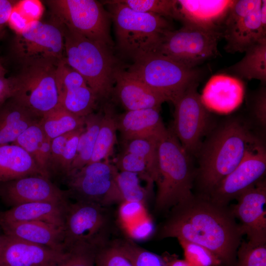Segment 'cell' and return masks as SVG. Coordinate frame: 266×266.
<instances>
[{
	"instance_id": "obj_1",
	"label": "cell",
	"mask_w": 266,
	"mask_h": 266,
	"mask_svg": "<svg viewBox=\"0 0 266 266\" xmlns=\"http://www.w3.org/2000/svg\"><path fill=\"white\" fill-rule=\"evenodd\" d=\"M231 207L208 197L194 195L171 208L161 228V238L173 237L199 244L210 251L221 266H234L244 235Z\"/></svg>"
},
{
	"instance_id": "obj_2",
	"label": "cell",
	"mask_w": 266,
	"mask_h": 266,
	"mask_svg": "<svg viewBox=\"0 0 266 266\" xmlns=\"http://www.w3.org/2000/svg\"><path fill=\"white\" fill-rule=\"evenodd\" d=\"M259 140L236 120L226 122L209 137L198 153L199 166L195 177L200 193L208 196L240 163Z\"/></svg>"
},
{
	"instance_id": "obj_3",
	"label": "cell",
	"mask_w": 266,
	"mask_h": 266,
	"mask_svg": "<svg viewBox=\"0 0 266 266\" xmlns=\"http://www.w3.org/2000/svg\"><path fill=\"white\" fill-rule=\"evenodd\" d=\"M158 171L155 208L165 211L191 199L195 171L190 155L171 129L158 141Z\"/></svg>"
},
{
	"instance_id": "obj_4",
	"label": "cell",
	"mask_w": 266,
	"mask_h": 266,
	"mask_svg": "<svg viewBox=\"0 0 266 266\" xmlns=\"http://www.w3.org/2000/svg\"><path fill=\"white\" fill-rule=\"evenodd\" d=\"M63 28L66 63L82 76L98 99H108L117 67L112 48Z\"/></svg>"
},
{
	"instance_id": "obj_5",
	"label": "cell",
	"mask_w": 266,
	"mask_h": 266,
	"mask_svg": "<svg viewBox=\"0 0 266 266\" xmlns=\"http://www.w3.org/2000/svg\"><path fill=\"white\" fill-rule=\"evenodd\" d=\"M103 2L110 8L117 47L133 60L155 52L162 36L172 30L167 19L160 15L135 11L116 0Z\"/></svg>"
},
{
	"instance_id": "obj_6",
	"label": "cell",
	"mask_w": 266,
	"mask_h": 266,
	"mask_svg": "<svg viewBox=\"0 0 266 266\" xmlns=\"http://www.w3.org/2000/svg\"><path fill=\"white\" fill-rule=\"evenodd\" d=\"M133 61L128 71L173 104L189 87L198 83L200 77L195 68L157 52Z\"/></svg>"
},
{
	"instance_id": "obj_7",
	"label": "cell",
	"mask_w": 266,
	"mask_h": 266,
	"mask_svg": "<svg viewBox=\"0 0 266 266\" xmlns=\"http://www.w3.org/2000/svg\"><path fill=\"white\" fill-rule=\"evenodd\" d=\"M13 51L24 66L35 64L57 66L65 59L63 26L54 19L50 22H33L16 35Z\"/></svg>"
},
{
	"instance_id": "obj_8",
	"label": "cell",
	"mask_w": 266,
	"mask_h": 266,
	"mask_svg": "<svg viewBox=\"0 0 266 266\" xmlns=\"http://www.w3.org/2000/svg\"><path fill=\"white\" fill-rule=\"evenodd\" d=\"M54 19L63 27L111 48L109 13L95 0H51Z\"/></svg>"
},
{
	"instance_id": "obj_9",
	"label": "cell",
	"mask_w": 266,
	"mask_h": 266,
	"mask_svg": "<svg viewBox=\"0 0 266 266\" xmlns=\"http://www.w3.org/2000/svg\"><path fill=\"white\" fill-rule=\"evenodd\" d=\"M220 33L210 32L183 26L169 30L160 39L155 52L194 68L202 62L216 57Z\"/></svg>"
},
{
	"instance_id": "obj_10",
	"label": "cell",
	"mask_w": 266,
	"mask_h": 266,
	"mask_svg": "<svg viewBox=\"0 0 266 266\" xmlns=\"http://www.w3.org/2000/svg\"><path fill=\"white\" fill-rule=\"evenodd\" d=\"M118 172L115 166L108 161L88 164L66 176L67 192L76 201L94 202L103 206L119 202L116 185Z\"/></svg>"
},
{
	"instance_id": "obj_11",
	"label": "cell",
	"mask_w": 266,
	"mask_h": 266,
	"mask_svg": "<svg viewBox=\"0 0 266 266\" xmlns=\"http://www.w3.org/2000/svg\"><path fill=\"white\" fill-rule=\"evenodd\" d=\"M56 67L47 64L25 66L17 76L13 98L38 118L59 104Z\"/></svg>"
},
{
	"instance_id": "obj_12",
	"label": "cell",
	"mask_w": 266,
	"mask_h": 266,
	"mask_svg": "<svg viewBox=\"0 0 266 266\" xmlns=\"http://www.w3.org/2000/svg\"><path fill=\"white\" fill-rule=\"evenodd\" d=\"M198 83L189 87L173 104L171 130L186 151L198 155L201 139L210 126V116L197 91Z\"/></svg>"
},
{
	"instance_id": "obj_13",
	"label": "cell",
	"mask_w": 266,
	"mask_h": 266,
	"mask_svg": "<svg viewBox=\"0 0 266 266\" xmlns=\"http://www.w3.org/2000/svg\"><path fill=\"white\" fill-rule=\"evenodd\" d=\"M261 3L262 0H233L222 31L227 52H244L266 37L260 19Z\"/></svg>"
},
{
	"instance_id": "obj_14",
	"label": "cell",
	"mask_w": 266,
	"mask_h": 266,
	"mask_svg": "<svg viewBox=\"0 0 266 266\" xmlns=\"http://www.w3.org/2000/svg\"><path fill=\"white\" fill-rule=\"evenodd\" d=\"M105 222L103 206L100 204L83 201L68 203L64 217L65 250L81 245H101L100 234Z\"/></svg>"
},
{
	"instance_id": "obj_15",
	"label": "cell",
	"mask_w": 266,
	"mask_h": 266,
	"mask_svg": "<svg viewBox=\"0 0 266 266\" xmlns=\"http://www.w3.org/2000/svg\"><path fill=\"white\" fill-rule=\"evenodd\" d=\"M266 171V149L259 141L207 197L218 204L228 206L242 192L264 178Z\"/></svg>"
},
{
	"instance_id": "obj_16",
	"label": "cell",
	"mask_w": 266,
	"mask_h": 266,
	"mask_svg": "<svg viewBox=\"0 0 266 266\" xmlns=\"http://www.w3.org/2000/svg\"><path fill=\"white\" fill-rule=\"evenodd\" d=\"M231 209L240 221V229L248 241L266 243V181L263 178L242 192Z\"/></svg>"
},
{
	"instance_id": "obj_17",
	"label": "cell",
	"mask_w": 266,
	"mask_h": 266,
	"mask_svg": "<svg viewBox=\"0 0 266 266\" xmlns=\"http://www.w3.org/2000/svg\"><path fill=\"white\" fill-rule=\"evenodd\" d=\"M67 191L54 185L47 177L36 175L0 183V197L13 207L33 202H68Z\"/></svg>"
},
{
	"instance_id": "obj_18",
	"label": "cell",
	"mask_w": 266,
	"mask_h": 266,
	"mask_svg": "<svg viewBox=\"0 0 266 266\" xmlns=\"http://www.w3.org/2000/svg\"><path fill=\"white\" fill-rule=\"evenodd\" d=\"M67 253L4 234L0 236V266H56Z\"/></svg>"
},
{
	"instance_id": "obj_19",
	"label": "cell",
	"mask_w": 266,
	"mask_h": 266,
	"mask_svg": "<svg viewBox=\"0 0 266 266\" xmlns=\"http://www.w3.org/2000/svg\"><path fill=\"white\" fill-rule=\"evenodd\" d=\"M176 19L183 26L222 33L233 2L228 0H176Z\"/></svg>"
},
{
	"instance_id": "obj_20",
	"label": "cell",
	"mask_w": 266,
	"mask_h": 266,
	"mask_svg": "<svg viewBox=\"0 0 266 266\" xmlns=\"http://www.w3.org/2000/svg\"><path fill=\"white\" fill-rule=\"evenodd\" d=\"M56 79L60 105L80 117L93 113L98 99L80 74L63 65L57 69Z\"/></svg>"
},
{
	"instance_id": "obj_21",
	"label": "cell",
	"mask_w": 266,
	"mask_h": 266,
	"mask_svg": "<svg viewBox=\"0 0 266 266\" xmlns=\"http://www.w3.org/2000/svg\"><path fill=\"white\" fill-rule=\"evenodd\" d=\"M114 93L127 111L161 108L167 101L129 71L117 67L114 75Z\"/></svg>"
},
{
	"instance_id": "obj_22",
	"label": "cell",
	"mask_w": 266,
	"mask_h": 266,
	"mask_svg": "<svg viewBox=\"0 0 266 266\" xmlns=\"http://www.w3.org/2000/svg\"><path fill=\"white\" fill-rule=\"evenodd\" d=\"M160 108L130 110L117 114L121 141L137 138H160L167 130L160 115Z\"/></svg>"
},
{
	"instance_id": "obj_23",
	"label": "cell",
	"mask_w": 266,
	"mask_h": 266,
	"mask_svg": "<svg viewBox=\"0 0 266 266\" xmlns=\"http://www.w3.org/2000/svg\"><path fill=\"white\" fill-rule=\"evenodd\" d=\"M243 95L244 86L238 78L221 74L211 77L200 97L207 108L227 113L241 103Z\"/></svg>"
},
{
	"instance_id": "obj_24",
	"label": "cell",
	"mask_w": 266,
	"mask_h": 266,
	"mask_svg": "<svg viewBox=\"0 0 266 266\" xmlns=\"http://www.w3.org/2000/svg\"><path fill=\"white\" fill-rule=\"evenodd\" d=\"M3 234L60 251H67L64 245V229L42 221L0 223Z\"/></svg>"
},
{
	"instance_id": "obj_25",
	"label": "cell",
	"mask_w": 266,
	"mask_h": 266,
	"mask_svg": "<svg viewBox=\"0 0 266 266\" xmlns=\"http://www.w3.org/2000/svg\"><path fill=\"white\" fill-rule=\"evenodd\" d=\"M66 204L33 202L19 204L0 212V223L42 221L64 229Z\"/></svg>"
},
{
	"instance_id": "obj_26",
	"label": "cell",
	"mask_w": 266,
	"mask_h": 266,
	"mask_svg": "<svg viewBox=\"0 0 266 266\" xmlns=\"http://www.w3.org/2000/svg\"><path fill=\"white\" fill-rule=\"evenodd\" d=\"M40 119L14 98L8 100L0 106V145L12 143Z\"/></svg>"
},
{
	"instance_id": "obj_27",
	"label": "cell",
	"mask_w": 266,
	"mask_h": 266,
	"mask_svg": "<svg viewBox=\"0 0 266 266\" xmlns=\"http://www.w3.org/2000/svg\"><path fill=\"white\" fill-rule=\"evenodd\" d=\"M36 175L45 176L24 149L12 143L0 145V183Z\"/></svg>"
},
{
	"instance_id": "obj_28",
	"label": "cell",
	"mask_w": 266,
	"mask_h": 266,
	"mask_svg": "<svg viewBox=\"0 0 266 266\" xmlns=\"http://www.w3.org/2000/svg\"><path fill=\"white\" fill-rule=\"evenodd\" d=\"M12 144L27 151L43 175L49 178L51 140L44 133L39 122L28 128Z\"/></svg>"
},
{
	"instance_id": "obj_29",
	"label": "cell",
	"mask_w": 266,
	"mask_h": 266,
	"mask_svg": "<svg viewBox=\"0 0 266 266\" xmlns=\"http://www.w3.org/2000/svg\"><path fill=\"white\" fill-rule=\"evenodd\" d=\"M84 126L51 140L50 172L54 170L65 176L69 172L76 155L80 136Z\"/></svg>"
},
{
	"instance_id": "obj_30",
	"label": "cell",
	"mask_w": 266,
	"mask_h": 266,
	"mask_svg": "<svg viewBox=\"0 0 266 266\" xmlns=\"http://www.w3.org/2000/svg\"><path fill=\"white\" fill-rule=\"evenodd\" d=\"M243 58L229 67L237 77L247 80L266 81V37L248 48Z\"/></svg>"
},
{
	"instance_id": "obj_31",
	"label": "cell",
	"mask_w": 266,
	"mask_h": 266,
	"mask_svg": "<svg viewBox=\"0 0 266 266\" xmlns=\"http://www.w3.org/2000/svg\"><path fill=\"white\" fill-rule=\"evenodd\" d=\"M103 116L91 158L88 164L108 161L116 144L117 114L109 104L103 108Z\"/></svg>"
},
{
	"instance_id": "obj_32",
	"label": "cell",
	"mask_w": 266,
	"mask_h": 266,
	"mask_svg": "<svg viewBox=\"0 0 266 266\" xmlns=\"http://www.w3.org/2000/svg\"><path fill=\"white\" fill-rule=\"evenodd\" d=\"M39 124L48 138L52 140L84 126L85 117L74 114L58 104L42 116Z\"/></svg>"
},
{
	"instance_id": "obj_33",
	"label": "cell",
	"mask_w": 266,
	"mask_h": 266,
	"mask_svg": "<svg viewBox=\"0 0 266 266\" xmlns=\"http://www.w3.org/2000/svg\"><path fill=\"white\" fill-rule=\"evenodd\" d=\"M103 116L102 110L85 117V129L81 134L75 159L69 172L87 165L92 155Z\"/></svg>"
},
{
	"instance_id": "obj_34",
	"label": "cell",
	"mask_w": 266,
	"mask_h": 266,
	"mask_svg": "<svg viewBox=\"0 0 266 266\" xmlns=\"http://www.w3.org/2000/svg\"><path fill=\"white\" fill-rule=\"evenodd\" d=\"M159 139L137 138L121 141L122 151L136 155L145 160L154 183L157 179L158 171V144Z\"/></svg>"
},
{
	"instance_id": "obj_35",
	"label": "cell",
	"mask_w": 266,
	"mask_h": 266,
	"mask_svg": "<svg viewBox=\"0 0 266 266\" xmlns=\"http://www.w3.org/2000/svg\"><path fill=\"white\" fill-rule=\"evenodd\" d=\"M140 178L137 173L119 171L116 177V185L119 202H135L144 204L149 197V190L141 186Z\"/></svg>"
},
{
	"instance_id": "obj_36",
	"label": "cell",
	"mask_w": 266,
	"mask_h": 266,
	"mask_svg": "<svg viewBox=\"0 0 266 266\" xmlns=\"http://www.w3.org/2000/svg\"><path fill=\"white\" fill-rule=\"evenodd\" d=\"M115 244L133 266H167L163 256L141 247L132 241H120Z\"/></svg>"
},
{
	"instance_id": "obj_37",
	"label": "cell",
	"mask_w": 266,
	"mask_h": 266,
	"mask_svg": "<svg viewBox=\"0 0 266 266\" xmlns=\"http://www.w3.org/2000/svg\"><path fill=\"white\" fill-rule=\"evenodd\" d=\"M135 11L176 19V0H116Z\"/></svg>"
},
{
	"instance_id": "obj_38",
	"label": "cell",
	"mask_w": 266,
	"mask_h": 266,
	"mask_svg": "<svg viewBox=\"0 0 266 266\" xmlns=\"http://www.w3.org/2000/svg\"><path fill=\"white\" fill-rule=\"evenodd\" d=\"M234 266H266V243L242 240Z\"/></svg>"
},
{
	"instance_id": "obj_39",
	"label": "cell",
	"mask_w": 266,
	"mask_h": 266,
	"mask_svg": "<svg viewBox=\"0 0 266 266\" xmlns=\"http://www.w3.org/2000/svg\"><path fill=\"white\" fill-rule=\"evenodd\" d=\"M119 171H128L137 173L140 179L145 181L150 189L154 182L152 180L145 160L134 154L121 151L114 165Z\"/></svg>"
},
{
	"instance_id": "obj_40",
	"label": "cell",
	"mask_w": 266,
	"mask_h": 266,
	"mask_svg": "<svg viewBox=\"0 0 266 266\" xmlns=\"http://www.w3.org/2000/svg\"><path fill=\"white\" fill-rule=\"evenodd\" d=\"M185 260L192 266H221L217 258L205 247L184 240H178Z\"/></svg>"
},
{
	"instance_id": "obj_41",
	"label": "cell",
	"mask_w": 266,
	"mask_h": 266,
	"mask_svg": "<svg viewBox=\"0 0 266 266\" xmlns=\"http://www.w3.org/2000/svg\"><path fill=\"white\" fill-rule=\"evenodd\" d=\"M43 10L39 0H23L15 2L11 15L18 23L27 27L33 22L39 20Z\"/></svg>"
},
{
	"instance_id": "obj_42",
	"label": "cell",
	"mask_w": 266,
	"mask_h": 266,
	"mask_svg": "<svg viewBox=\"0 0 266 266\" xmlns=\"http://www.w3.org/2000/svg\"><path fill=\"white\" fill-rule=\"evenodd\" d=\"M99 246L81 245L67 250L65 259L56 266H95V256Z\"/></svg>"
},
{
	"instance_id": "obj_43",
	"label": "cell",
	"mask_w": 266,
	"mask_h": 266,
	"mask_svg": "<svg viewBox=\"0 0 266 266\" xmlns=\"http://www.w3.org/2000/svg\"><path fill=\"white\" fill-rule=\"evenodd\" d=\"M95 266H133L115 243L99 246L95 256Z\"/></svg>"
},
{
	"instance_id": "obj_44",
	"label": "cell",
	"mask_w": 266,
	"mask_h": 266,
	"mask_svg": "<svg viewBox=\"0 0 266 266\" xmlns=\"http://www.w3.org/2000/svg\"><path fill=\"white\" fill-rule=\"evenodd\" d=\"M17 76L0 78V106L14 97L17 91Z\"/></svg>"
},
{
	"instance_id": "obj_45",
	"label": "cell",
	"mask_w": 266,
	"mask_h": 266,
	"mask_svg": "<svg viewBox=\"0 0 266 266\" xmlns=\"http://www.w3.org/2000/svg\"><path fill=\"white\" fill-rule=\"evenodd\" d=\"M15 2L9 0H0V40L4 36L8 21Z\"/></svg>"
},
{
	"instance_id": "obj_46",
	"label": "cell",
	"mask_w": 266,
	"mask_h": 266,
	"mask_svg": "<svg viewBox=\"0 0 266 266\" xmlns=\"http://www.w3.org/2000/svg\"><path fill=\"white\" fill-rule=\"evenodd\" d=\"M254 113L256 119L264 126L266 122V94L263 91L258 96L254 106Z\"/></svg>"
},
{
	"instance_id": "obj_47",
	"label": "cell",
	"mask_w": 266,
	"mask_h": 266,
	"mask_svg": "<svg viewBox=\"0 0 266 266\" xmlns=\"http://www.w3.org/2000/svg\"><path fill=\"white\" fill-rule=\"evenodd\" d=\"M162 256L166 262L167 266H192L185 260L180 259L175 255L165 252Z\"/></svg>"
},
{
	"instance_id": "obj_48",
	"label": "cell",
	"mask_w": 266,
	"mask_h": 266,
	"mask_svg": "<svg viewBox=\"0 0 266 266\" xmlns=\"http://www.w3.org/2000/svg\"><path fill=\"white\" fill-rule=\"evenodd\" d=\"M260 19L263 30L266 32V0H262Z\"/></svg>"
},
{
	"instance_id": "obj_49",
	"label": "cell",
	"mask_w": 266,
	"mask_h": 266,
	"mask_svg": "<svg viewBox=\"0 0 266 266\" xmlns=\"http://www.w3.org/2000/svg\"><path fill=\"white\" fill-rule=\"evenodd\" d=\"M6 70L4 67L0 60V78L2 77H5V74H6Z\"/></svg>"
},
{
	"instance_id": "obj_50",
	"label": "cell",
	"mask_w": 266,
	"mask_h": 266,
	"mask_svg": "<svg viewBox=\"0 0 266 266\" xmlns=\"http://www.w3.org/2000/svg\"><path fill=\"white\" fill-rule=\"evenodd\" d=\"M0 229H1V228H0ZM1 235V234L0 233V239Z\"/></svg>"
}]
</instances>
